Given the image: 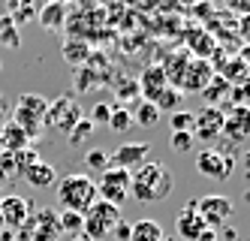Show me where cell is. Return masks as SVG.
Wrapping results in <instances>:
<instances>
[{
    "label": "cell",
    "instance_id": "13",
    "mask_svg": "<svg viewBox=\"0 0 250 241\" xmlns=\"http://www.w3.org/2000/svg\"><path fill=\"white\" fill-rule=\"evenodd\" d=\"M175 229H178V238H181V241H196V238H199V232L205 229V223H202V217L196 214V199H190L187 205L178 211Z\"/></svg>",
    "mask_w": 250,
    "mask_h": 241
},
{
    "label": "cell",
    "instance_id": "10",
    "mask_svg": "<svg viewBox=\"0 0 250 241\" xmlns=\"http://www.w3.org/2000/svg\"><path fill=\"white\" fill-rule=\"evenodd\" d=\"M0 220H3L6 229H24L30 223V202L24 196L0 199Z\"/></svg>",
    "mask_w": 250,
    "mask_h": 241
},
{
    "label": "cell",
    "instance_id": "28",
    "mask_svg": "<svg viewBox=\"0 0 250 241\" xmlns=\"http://www.w3.org/2000/svg\"><path fill=\"white\" fill-rule=\"evenodd\" d=\"M58 232L79 235L82 232V214H76V211H61L58 214Z\"/></svg>",
    "mask_w": 250,
    "mask_h": 241
},
{
    "label": "cell",
    "instance_id": "26",
    "mask_svg": "<svg viewBox=\"0 0 250 241\" xmlns=\"http://www.w3.org/2000/svg\"><path fill=\"white\" fill-rule=\"evenodd\" d=\"M130 127H133V115H130V109H127V106L112 109V115H109V130H112V133H127Z\"/></svg>",
    "mask_w": 250,
    "mask_h": 241
},
{
    "label": "cell",
    "instance_id": "34",
    "mask_svg": "<svg viewBox=\"0 0 250 241\" xmlns=\"http://www.w3.org/2000/svg\"><path fill=\"white\" fill-rule=\"evenodd\" d=\"M0 175H19V166H15V154H0Z\"/></svg>",
    "mask_w": 250,
    "mask_h": 241
},
{
    "label": "cell",
    "instance_id": "16",
    "mask_svg": "<svg viewBox=\"0 0 250 241\" xmlns=\"http://www.w3.org/2000/svg\"><path fill=\"white\" fill-rule=\"evenodd\" d=\"M21 175H24V181H27V184H33V187H51V184L58 181V169H55L51 163H45V160L30 163Z\"/></svg>",
    "mask_w": 250,
    "mask_h": 241
},
{
    "label": "cell",
    "instance_id": "14",
    "mask_svg": "<svg viewBox=\"0 0 250 241\" xmlns=\"http://www.w3.org/2000/svg\"><path fill=\"white\" fill-rule=\"evenodd\" d=\"M136 85H139V97H145V103H154V100H157V94L169 85V79H166L163 66L154 64V66H148L145 72H142Z\"/></svg>",
    "mask_w": 250,
    "mask_h": 241
},
{
    "label": "cell",
    "instance_id": "29",
    "mask_svg": "<svg viewBox=\"0 0 250 241\" xmlns=\"http://www.w3.org/2000/svg\"><path fill=\"white\" fill-rule=\"evenodd\" d=\"M190 45H193V54H199V61L208 58V54L214 51V40H211L208 33H202V36L193 33V36H190Z\"/></svg>",
    "mask_w": 250,
    "mask_h": 241
},
{
    "label": "cell",
    "instance_id": "39",
    "mask_svg": "<svg viewBox=\"0 0 250 241\" xmlns=\"http://www.w3.org/2000/svg\"><path fill=\"white\" fill-rule=\"evenodd\" d=\"M196 241H220V232H214V229H202Z\"/></svg>",
    "mask_w": 250,
    "mask_h": 241
},
{
    "label": "cell",
    "instance_id": "27",
    "mask_svg": "<svg viewBox=\"0 0 250 241\" xmlns=\"http://www.w3.org/2000/svg\"><path fill=\"white\" fill-rule=\"evenodd\" d=\"M169 124H172V133H193L196 112H184V109H178V112H172Z\"/></svg>",
    "mask_w": 250,
    "mask_h": 241
},
{
    "label": "cell",
    "instance_id": "12",
    "mask_svg": "<svg viewBox=\"0 0 250 241\" xmlns=\"http://www.w3.org/2000/svg\"><path fill=\"white\" fill-rule=\"evenodd\" d=\"M214 76V69L208 66V61H199V58H190L184 72H181V85H178V90L181 94H187V90H202Z\"/></svg>",
    "mask_w": 250,
    "mask_h": 241
},
{
    "label": "cell",
    "instance_id": "25",
    "mask_svg": "<svg viewBox=\"0 0 250 241\" xmlns=\"http://www.w3.org/2000/svg\"><path fill=\"white\" fill-rule=\"evenodd\" d=\"M9 18H12L15 24L33 22V18H37V6H33V0H19V3H9Z\"/></svg>",
    "mask_w": 250,
    "mask_h": 241
},
{
    "label": "cell",
    "instance_id": "6",
    "mask_svg": "<svg viewBox=\"0 0 250 241\" xmlns=\"http://www.w3.org/2000/svg\"><path fill=\"white\" fill-rule=\"evenodd\" d=\"M97 184V199L109 202V205L121 208L130 199V172L127 169H105Z\"/></svg>",
    "mask_w": 250,
    "mask_h": 241
},
{
    "label": "cell",
    "instance_id": "45",
    "mask_svg": "<svg viewBox=\"0 0 250 241\" xmlns=\"http://www.w3.org/2000/svg\"><path fill=\"white\" fill-rule=\"evenodd\" d=\"M9 3H19V0H9Z\"/></svg>",
    "mask_w": 250,
    "mask_h": 241
},
{
    "label": "cell",
    "instance_id": "21",
    "mask_svg": "<svg viewBox=\"0 0 250 241\" xmlns=\"http://www.w3.org/2000/svg\"><path fill=\"white\" fill-rule=\"evenodd\" d=\"M181 103H184V94H181V90H178L175 85H166V88L157 94L154 109H157L160 115H163V112H169V115H172V112H178V109H181Z\"/></svg>",
    "mask_w": 250,
    "mask_h": 241
},
{
    "label": "cell",
    "instance_id": "37",
    "mask_svg": "<svg viewBox=\"0 0 250 241\" xmlns=\"http://www.w3.org/2000/svg\"><path fill=\"white\" fill-rule=\"evenodd\" d=\"M229 90H232V103H235V106H244V103H247V88H244V85L229 88Z\"/></svg>",
    "mask_w": 250,
    "mask_h": 241
},
{
    "label": "cell",
    "instance_id": "32",
    "mask_svg": "<svg viewBox=\"0 0 250 241\" xmlns=\"http://www.w3.org/2000/svg\"><path fill=\"white\" fill-rule=\"evenodd\" d=\"M169 145H172V151H178V154H187L190 148H193V133H172Z\"/></svg>",
    "mask_w": 250,
    "mask_h": 241
},
{
    "label": "cell",
    "instance_id": "15",
    "mask_svg": "<svg viewBox=\"0 0 250 241\" xmlns=\"http://www.w3.org/2000/svg\"><path fill=\"white\" fill-rule=\"evenodd\" d=\"M37 18H40V24L48 30V33H55L63 27L66 22V6H63V0H48V3H42L37 9Z\"/></svg>",
    "mask_w": 250,
    "mask_h": 241
},
{
    "label": "cell",
    "instance_id": "36",
    "mask_svg": "<svg viewBox=\"0 0 250 241\" xmlns=\"http://www.w3.org/2000/svg\"><path fill=\"white\" fill-rule=\"evenodd\" d=\"M118 97H121L124 103H127V100H136V97H139V85H136V82L121 85V88H118Z\"/></svg>",
    "mask_w": 250,
    "mask_h": 241
},
{
    "label": "cell",
    "instance_id": "3",
    "mask_svg": "<svg viewBox=\"0 0 250 241\" xmlns=\"http://www.w3.org/2000/svg\"><path fill=\"white\" fill-rule=\"evenodd\" d=\"M51 100H45L42 94H21L12 106V124L21 130L27 139H40L42 136V118Z\"/></svg>",
    "mask_w": 250,
    "mask_h": 241
},
{
    "label": "cell",
    "instance_id": "33",
    "mask_svg": "<svg viewBox=\"0 0 250 241\" xmlns=\"http://www.w3.org/2000/svg\"><path fill=\"white\" fill-rule=\"evenodd\" d=\"M109 115H112V106L97 103V106L91 109V118H87V121H91L94 127H97V124H109Z\"/></svg>",
    "mask_w": 250,
    "mask_h": 241
},
{
    "label": "cell",
    "instance_id": "44",
    "mask_svg": "<svg viewBox=\"0 0 250 241\" xmlns=\"http://www.w3.org/2000/svg\"><path fill=\"white\" fill-rule=\"evenodd\" d=\"M0 229H3V220H0Z\"/></svg>",
    "mask_w": 250,
    "mask_h": 241
},
{
    "label": "cell",
    "instance_id": "41",
    "mask_svg": "<svg viewBox=\"0 0 250 241\" xmlns=\"http://www.w3.org/2000/svg\"><path fill=\"white\" fill-rule=\"evenodd\" d=\"M69 241H91V238H87L84 232H79V235H69Z\"/></svg>",
    "mask_w": 250,
    "mask_h": 241
},
{
    "label": "cell",
    "instance_id": "35",
    "mask_svg": "<svg viewBox=\"0 0 250 241\" xmlns=\"http://www.w3.org/2000/svg\"><path fill=\"white\" fill-rule=\"evenodd\" d=\"M79 48H84V45H79V43H66V51H63V58L73 64V66H79ZM82 58H87V51H82Z\"/></svg>",
    "mask_w": 250,
    "mask_h": 241
},
{
    "label": "cell",
    "instance_id": "30",
    "mask_svg": "<svg viewBox=\"0 0 250 241\" xmlns=\"http://www.w3.org/2000/svg\"><path fill=\"white\" fill-rule=\"evenodd\" d=\"M84 166H87V169H100V172H105V169H109V154L100 151V148H91V151L84 154Z\"/></svg>",
    "mask_w": 250,
    "mask_h": 241
},
{
    "label": "cell",
    "instance_id": "24",
    "mask_svg": "<svg viewBox=\"0 0 250 241\" xmlns=\"http://www.w3.org/2000/svg\"><path fill=\"white\" fill-rule=\"evenodd\" d=\"M130 115H133V124H139V127H157L160 124V112L154 109V103H145V100H139Z\"/></svg>",
    "mask_w": 250,
    "mask_h": 241
},
{
    "label": "cell",
    "instance_id": "40",
    "mask_svg": "<svg viewBox=\"0 0 250 241\" xmlns=\"http://www.w3.org/2000/svg\"><path fill=\"white\" fill-rule=\"evenodd\" d=\"M220 232H223V238H226V241H235V238H238V232L232 229V226H223Z\"/></svg>",
    "mask_w": 250,
    "mask_h": 241
},
{
    "label": "cell",
    "instance_id": "11",
    "mask_svg": "<svg viewBox=\"0 0 250 241\" xmlns=\"http://www.w3.org/2000/svg\"><path fill=\"white\" fill-rule=\"evenodd\" d=\"M223 118L226 112L223 109H202V112H196V124H193V139L199 136L202 142H214V139H220L223 133Z\"/></svg>",
    "mask_w": 250,
    "mask_h": 241
},
{
    "label": "cell",
    "instance_id": "5",
    "mask_svg": "<svg viewBox=\"0 0 250 241\" xmlns=\"http://www.w3.org/2000/svg\"><path fill=\"white\" fill-rule=\"evenodd\" d=\"M79 121H82V106L73 97H58L55 103H48V109H45L42 130L48 127V130H58V133L69 136Z\"/></svg>",
    "mask_w": 250,
    "mask_h": 241
},
{
    "label": "cell",
    "instance_id": "7",
    "mask_svg": "<svg viewBox=\"0 0 250 241\" xmlns=\"http://www.w3.org/2000/svg\"><path fill=\"white\" fill-rule=\"evenodd\" d=\"M196 214L202 217L205 229L220 232L232 217V202L226 196H202V199H196Z\"/></svg>",
    "mask_w": 250,
    "mask_h": 241
},
{
    "label": "cell",
    "instance_id": "43",
    "mask_svg": "<svg viewBox=\"0 0 250 241\" xmlns=\"http://www.w3.org/2000/svg\"><path fill=\"white\" fill-rule=\"evenodd\" d=\"M163 241H178V238H163Z\"/></svg>",
    "mask_w": 250,
    "mask_h": 241
},
{
    "label": "cell",
    "instance_id": "17",
    "mask_svg": "<svg viewBox=\"0 0 250 241\" xmlns=\"http://www.w3.org/2000/svg\"><path fill=\"white\" fill-rule=\"evenodd\" d=\"M0 145H3L6 154H19V151H24V148H30V139L12 121H6L3 127H0Z\"/></svg>",
    "mask_w": 250,
    "mask_h": 241
},
{
    "label": "cell",
    "instance_id": "20",
    "mask_svg": "<svg viewBox=\"0 0 250 241\" xmlns=\"http://www.w3.org/2000/svg\"><path fill=\"white\" fill-rule=\"evenodd\" d=\"M163 238H166L163 226H160L157 220L145 217V220H136V223L130 226V238L127 241H163Z\"/></svg>",
    "mask_w": 250,
    "mask_h": 241
},
{
    "label": "cell",
    "instance_id": "22",
    "mask_svg": "<svg viewBox=\"0 0 250 241\" xmlns=\"http://www.w3.org/2000/svg\"><path fill=\"white\" fill-rule=\"evenodd\" d=\"M0 45L9 48V51L21 48V30H19V24H15L9 15L0 18Z\"/></svg>",
    "mask_w": 250,
    "mask_h": 241
},
{
    "label": "cell",
    "instance_id": "31",
    "mask_svg": "<svg viewBox=\"0 0 250 241\" xmlns=\"http://www.w3.org/2000/svg\"><path fill=\"white\" fill-rule=\"evenodd\" d=\"M91 133H94V124L87 121V118H82V121L73 127V133H69L66 139H69V145H82V142H84L87 136H91Z\"/></svg>",
    "mask_w": 250,
    "mask_h": 241
},
{
    "label": "cell",
    "instance_id": "23",
    "mask_svg": "<svg viewBox=\"0 0 250 241\" xmlns=\"http://www.w3.org/2000/svg\"><path fill=\"white\" fill-rule=\"evenodd\" d=\"M229 88H232V85H226V82L217 76V72H214V76H211V82L202 88V97L208 100V109H220V100L229 94Z\"/></svg>",
    "mask_w": 250,
    "mask_h": 241
},
{
    "label": "cell",
    "instance_id": "9",
    "mask_svg": "<svg viewBox=\"0 0 250 241\" xmlns=\"http://www.w3.org/2000/svg\"><path fill=\"white\" fill-rule=\"evenodd\" d=\"M148 157H151V145L148 142H127V145H118L115 154H109V166L133 172L136 166H142Z\"/></svg>",
    "mask_w": 250,
    "mask_h": 241
},
{
    "label": "cell",
    "instance_id": "2",
    "mask_svg": "<svg viewBox=\"0 0 250 241\" xmlns=\"http://www.w3.org/2000/svg\"><path fill=\"white\" fill-rule=\"evenodd\" d=\"M97 202V184L84 172H69L58 181V205L63 211L84 214Z\"/></svg>",
    "mask_w": 250,
    "mask_h": 241
},
{
    "label": "cell",
    "instance_id": "4",
    "mask_svg": "<svg viewBox=\"0 0 250 241\" xmlns=\"http://www.w3.org/2000/svg\"><path fill=\"white\" fill-rule=\"evenodd\" d=\"M121 220H124L121 217V208H115V205H109V202L97 199L94 205L82 214V232L91 238V241H103V238L112 235V229L121 223Z\"/></svg>",
    "mask_w": 250,
    "mask_h": 241
},
{
    "label": "cell",
    "instance_id": "19",
    "mask_svg": "<svg viewBox=\"0 0 250 241\" xmlns=\"http://www.w3.org/2000/svg\"><path fill=\"white\" fill-rule=\"evenodd\" d=\"M223 133L232 142L247 139V106H235L232 109V118H223Z\"/></svg>",
    "mask_w": 250,
    "mask_h": 241
},
{
    "label": "cell",
    "instance_id": "18",
    "mask_svg": "<svg viewBox=\"0 0 250 241\" xmlns=\"http://www.w3.org/2000/svg\"><path fill=\"white\" fill-rule=\"evenodd\" d=\"M58 238V214L51 208H42L33 220V241H55Z\"/></svg>",
    "mask_w": 250,
    "mask_h": 241
},
{
    "label": "cell",
    "instance_id": "8",
    "mask_svg": "<svg viewBox=\"0 0 250 241\" xmlns=\"http://www.w3.org/2000/svg\"><path fill=\"white\" fill-rule=\"evenodd\" d=\"M196 172L211 181H226L232 175V160L217 148H205V151L196 154Z\"/></svg>",
    "mask_w": 250,
    "mask_h": 241
},
{
    "label": "cell",
    "instance_id": "38",
    "mask_svg": "<svg viewBox=\"0 0 250 241\" xmlns=\"http://www.w3.org/2000/svg\"><path fill=\"white\" fill-rule=\"evenodd\" d=\"M112 235H115L118 241H127V238H130V223H124V220H121V223L112 229Z\"/></svg>",
    "mask_w": 250,
    "mask_h": 241
},
{
    "label": "cell",
    "instance_id": "1",
    "mask_svg": "<svg viewBox=\"0 0 250 241\" xmlns=\"http://www.w3.org/2000/svg\"><path fill=\"white\" fill-rule=\"evenodd\" d=\"M172 172L160 160H145L130 172V196L136 202H160L172 193Z\"/></svg>",
    "mask_w": 250,
    "mask_h": 241
},
{
    "label": "cell",
    "instance_id": "42",
    "mask_svg": "<svg viewBox=\"0 0 250 241\" xmlns=\"http://www.w3.org/2000/svg\"><path fill=\"white\" fill-rule=\"evenodd\" d=\"M3 112H6V103H3V97H0V118H3Z\"/></svg>",
    "mask_w": 250,
    "mask_h": 241
}]
</instances>
